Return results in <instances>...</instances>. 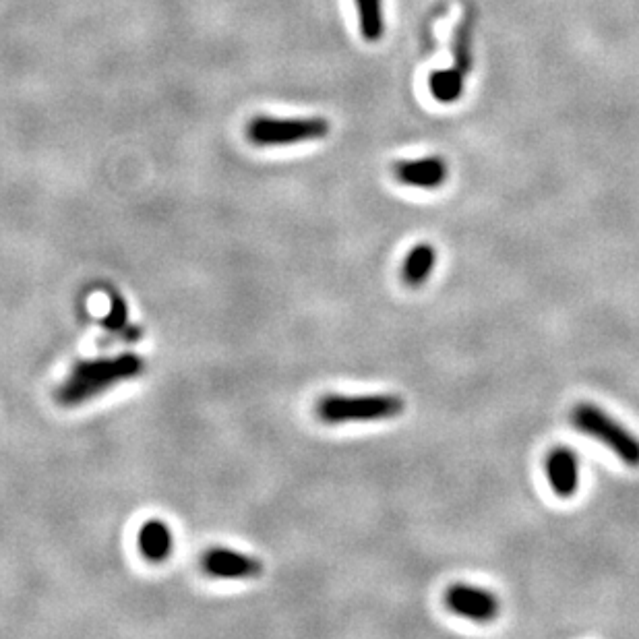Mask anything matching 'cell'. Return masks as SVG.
I'll return each instance as SVG.
<instances>
[{"mask_svg": "<svg viewBox=\"0 0 639 639\" xmlns=\"http://www.w3.org/2000/svg\"><path fill=\"white\" fill-rule=\"evenodd\" d=\"M445 604L451 613L474 623H491L501 613V600L486 588L453 584L445 592Z\"/></svg>", "mask_w": 639, "mask_h": 639, "instance_id": "5b68a950", "label": "cell"}, {"mask_svg": "<svg viewBox=\"0 0 639 639\" xmlns=\"http://www.w3.org/2000/svg\"><path fill=\"white\" fill-rule=\"evenodd\" d=\"M546 478L561 499H571L580 489V458L569 447H555L546 455Z\"/></svg>", "mask_w": 639, "mask_h": 639, "instance_id": "ba28073f", "label": "cell"}, {"mask_svg": "<svg viewBox=\"0 0 639 639\" xmlns=\"http://www.w3.org/2000/svg\"><path fill=\"white\" fill-rule=\"evenodd\" d=\"M331 131L329 120L323 116L278 118L255 116L247 125V137L257 147H284L325 139Z\"/></svg>", "mask_w": 639, "mask_h": 639, "instance_id": "277c9868", "label": "cell"}, {"mask_svg": "<svg viewBox=\"0 0 639 639\" xmlns=\"http://www.w3.org/2000/svg\"><path fill=\"white\" fill-rule=\"evenodd\" d=\"M391 172H393V178L406 187L435 191V189H441L447 182L449 166L441 156H429V158H418V160L395 162Z\"/></svg>", "mask_w": 639, "mask_h": 639, "instance_id": "52a82bcc", "label": "cell"}, {"mask_svg": "<svg viewBox=\"0 0 639 639\" xmlns=\"http://www.w3.org/2000/svg\"><path fill=\"white\" fill-rule=\"evenodd\" d=\"M356 13H358V25L360 36L364 42L377 44L385 36V9L383 0H354Z\"/></svg>", "mask_w": 639, "mask_h": 639, "instance_id": "8fae6325", "label": "cell"}, {"mask_svg": "<svg viewBox=\"0 0 639 639\" xmlns=\"http://www.w3.org/2000/svg\"><path fill=\"white\" fill-rule=\"evenodd\" d=\"M137 544H139L141 555L149 563H164L172 553L174 538H172V532L166 522L149 520L141 526L139 536H137Z\"/></svg>", "mask_w": 639, "mask_h": 639, "instance_id": "9c48e42d", "label": "cell"}, {"mask_svg": "<svg viewBox=\"0 0 639 639\" xmlns=\"http://www.w3.org/2000/svg\"><path fill=\"white\" fill-rule=\"evenodd\" d=\"M201 567L209 577H213V580H232V582L257 580V577L263 575V569H265L263 563L255 559L253 555L240 553L234 549H224V546L209 549L201 559Z\"/></svg>", "mask_w": 639, "mask_h": 639, "instance_id": "8992f818", "label": "cell"}, {"mask_svg": "<svg viewBox=\"0 0 639 639\" xmlns=\"http://www.w3.org/2000/svg\"><path fill=\"white\" fill-rule=\"evenodd\" d=\"M472 21L470 17L462 19L455 27L453 32V42H451V52H453V60H455V69L464 71L466 75L472 71Z\"/></svg>", "mask_w": 639, "mask_h": 639, "instance_id": "4fadbf2b", "label": "cell"}, {"mask_svg": "<svg viewBox=\"0 0 639 639\" xmlns=\"http://www.w3.org/2000/svg\"><path fill=\"white\" fill-rule=\"evenodd\" d=\"M437 265V251L429 242H422V245H416L404 261L402 267V280L406 286L410 288H420L426 280L431 278V273Z\"/></svg>", "mask_w": 639, "mask_h": 639, "instance_id": "30bf717a", "label": "cell"}, {"mask_svg": "<svg viewBox=\"0 0 639 639\" xmlns=\"http://www.w3.org/2000/svg\"><path fill=\"white\" fill-rule=\"evenodd\" d=\"M466 73L460 71V69H441V71H435L431 73L429 77V87H431V94L437 102L441 104H453L458 102L462 96H464V89H466Z\"/></svg>", "mask_w": 639, "mask_h": 639, "instance_id": "7c38bea8", "label": "cell"}, {"mask_svg": "<svg viewBox=\"0 0 639 639\" xmlns=\"http://www.w3.org/2000/svg\"><path fill=\"white\" fill-rule=\"evenodd\" d=\"M571 424L577 431L606 445L625 466L639 468V437L598 406L588 402L577 404L571 410Z\"/></svg>", "mask_w": 639, "mask_h": 639, "instance_id": "3957f363", "label": "cell"}, {"mask_svg": "<svg viewBox=\"0 0 639 639\" xmlns=\"http://www.w3.org/2000/svg\"><path fill=\"white\" fill-rule=\"evenodd\" d=\"M406 402L400 395H325L317 404V416L325 424L375 422L402 416Z\"/></svg>", "mask_w": 639, "mask_h": 639, "instance_id": "7a4b0ae2", "label": "cell"}, {"mask_svg": "<svg viewBox=\"0 0 639 639\" xmlns=\"http://www.w3.org/2000/svg\"><path fill=\"white\" fill-rule=\"evenodd\" d=\"M145 360L137 352H123L108 358L77 362L69 377L56 389V402L75 408L104 395L108 389L141 377Z\"/></svg>", "mask_w": 639, "mask_h": 639, "instance_id": "6da1fadb", "label": "cell"}, {"mask_svg": "<svg viewBox=\"0 0 639 639\" xmlns=\"http://www.w3.org/2000/svg\"><path fill=\"white\" fill-rule=\"evenodd\" d=\"M127 323H129V307H127L125 298L120 296V294H112V298H110V313L106 315V319L102 323L104 329L108 333H118V331H123L127 327Z\"/></svg>", "mask_w": 639, "mask_h": 639, "instance_id": "5bb4252c", "label": "cell"}]
</instances>
